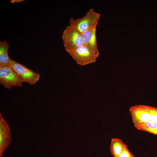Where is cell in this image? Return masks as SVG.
<instances>
[{
    "mask_svg": "<svg viewBox=\"0 0 157 157\" xmlns=\"http://www.w3.org/2000/svg\"><path fill=\"white\" fill-rule=\"evenodd\" d=\"M101 15L91 8L83 17L74 19L71 17L69 20V25L78 32L81 33L98 24Z\"/></svg>",
    "mask_w": 157,
    "mask_h": 157,
    "instance_id": "obj_1",
    "label": "cell"
},
{
    "mask_svg": "<svg viewBox=\"0 0 157 157\" xmlns=\"http://www.w3.org/2000/svg\"><path fill=\"white\" fill-rule=\"evenodd\" d=\"M10 66L12 69L23 82L31 85L36 84L40 79L39 74L18 62L11 59Z\"/></svg>",
    "mask_w": 157,
    "mask_h": 157,
    "instance_id": "obj_2",
    "label": "cell"
},
{
    "mask_svg": "<svg viewBox=\"0 0 157 157\" xmlns=\"http://www.w3.org/2000/svg\"><path fill=\"white\" fill-rule=\"evenodd\" d=\"M62 38L67 51L74 50L83 44L81 33L69 25L63 31Z\"/></svg>",
    "mask_w": 157,
    "mask_h": 157,
    "instance_id": "obj_3",
    "label": "cell"
},
{
    "mask_svg": "<svg viewBox=\"0 0 157 157\" xmlns=\"http://www.w3.org/2000/svg\"><path fill=\"white\" fill-rule=\"evenodd\" d=\"M67 52L78 64L82 66L95 62L99 57L83 45Z\"/></svg>",
    "mask_w": 157,
    "mask_h": 157,
    "instance_id": "obj_4",
    "label": "cell"
},
{
    "mask_svg": "<svg viewBox=\"0 0 157 157\" xmlns=\"http://www.w3.org/2000/svg\"><path fill=\"white\" fill-rule=\"evenodd\" d=\"M151 106L144 105H136L129 109L133 122L137 129L141 125L150 120Z\"/></svg>",
    "mask_w": 157,
    "mask_h": 157,
    "instance_id": "obj_5",
    "label": "cell"
},
{
    "mask_svg": "<svg viewBox=\"0 0 157 157\" xmlns=\"http://www.w3.org/2000/svg\"><path fill=\"white\" fill-rule=\"evenodd\" d=\"M0 83L5 88L10 89L13 86L21 87L22 82L10 66H0Z\"/></svg>",
    "mask_w": 157,
    "mask_h": 157,
    "instance_id": "obj_6",
    "label": "cell"
},
{
    "mask_svg": "<svg viewBox=\"0 0 157 157\" xmlns=\"http://www.w3.org/2000/svg\"><path fill=\"white\" fill-rule=\"evenodd\" d=\"M97 24H95L81 34L83 40V45L99 56V53L98 48L96 37V28Z\"/></svg>",
    "mask_w": 157,
    "mask_h": 157,
    "instance_id": "obj_7",
    "label": "cell"
},
{
    "mask_svg": "<svg viewBox=\"0 0 157 157\" xmlns=\"http://www.w3.org/2000/svg\"><path fill=\"white\" fill-rule=\"evenodd\" d=\"M11 141L10 129L2 116L0 113V157H2L4 152Z\"/></svg>",
    "mask_w": 157,
    "mask_h": 157,
    "instance_id": "obj_8",
    "label": "cell"
},
{
    "mask_svg": "<svg viewBox=\"0 0 157 157\" xmlns=\"http://www.w3.org/2000/svg\"><path fill=\"white\" fill-rule=\"evenodd\" d=\"M8 43L6 40L0 42V66H10L11 59L8 54Z\"/></svg>",
    "mask_w": 157,
    "mask_h": 157,
    "instance_id": "obj_9",
    "label": "cell"
},
{
    "mask_svg": "<svg viewBox=\"0 0 157 157\" xmlns=\"http://www.w3.org/2000/svg\"><path fill=\"white\" fill-rule=\"evenodd\" d=\"M126 145L123 141L117 138L111 139L110 150L113 157H119Z\"/></svg>",
    "mask_w": 157,
    "mask_h": 157,
    "instance_id": "obj_10",
    "label": "cell"
},
{
    "mask_svg": "<svg viewBox=\"0 0 157 157\" xmlns=\"http://www.w3.org/2000/svg\"><path fill=\"white\" fill-rule=\"evenodd\" d=\"M137 129L157 135V122L150 120L141 125Z\"/></svg>",
    "mask_w": 157,
    "mask_h": 157,
    "instance_id": "obj_11",
    "label": "cell"
},
{
    "mask_svg": "<svg viewBox=\"0 0 157 157\" xmlns=\"http://www.w3.org/2000/svg\"><path fill=\"white\" fill-rule=\"evenodd\" d=\"M150 120L157 122V108L151 106Z\"/></svg>",
    "mask_w": 157,
    "mask_h": 157,
    "instance_id": "obj_12",
    "label": "cell"
},
{
    "mask_svg": "<svg viewBox=\"0 0 157 157\" xmlns=\"http://www.w3.org/2000/svg\"><path fill=\"white\" fill-rule=\"evenodd\" d=\"M133 155L129 150L126 145L119 157H131Z\"/></svg>",
    "mask_w": 157,
    "mask_h": 157,
    "instance_id": "obj_13",
    "label": "cell"
},
{
    "mask_svg": "<svg viewBox=\"0 0 157 157\" xmlns=\"http://www.w3.org/2000/svg\"><path fill=\"white\" fill-rule=\"evenodd\" d=\"M24 1V0H11L10 2L11 3L14 4L16 3L21 2Z\"/></svg>",
    "mask_w": 157,
    "mask_h": 157,
    "instance_id": "obj_14",
    "label": "cell"
},
{
    "mask_svg": "<svg viewBox=\"0 0 157 157\" xmlns=\"http://www.w3.org/2000/svg\"><path fill=\"white\" fill-rule=\"evenodd\" d=\"M131 157H135V156H134V155H133V156H132Z\"/></svg>",
    "mask_w": 157,
    "mask_h": 157,
    "instance_id": "obj_15",
    "label": "cell"
}]
</instances>
